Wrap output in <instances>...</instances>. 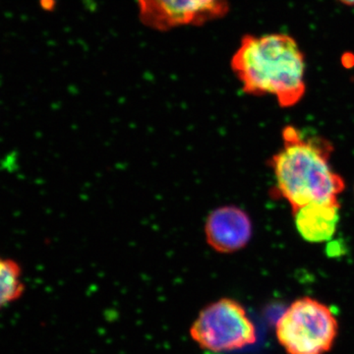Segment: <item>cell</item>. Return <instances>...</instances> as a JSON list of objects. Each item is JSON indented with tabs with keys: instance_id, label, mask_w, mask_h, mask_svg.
Segmentation results:
<instances>
[{
	"instance_id": "6da1fadb",
	"label": "cell",
	"mask_w": 354,
	"mask_h": 354,
	"mask_svg": "<svg viewBox=\"0 0 354 354\" xmlns=\"http://www.w3.org/2000/svg\"><path fill=\"white\" fill-rule=\"evenodd\" d=\"M230 67L244 93L272 95L281 108L295 106L306 92L304 53L288 34L245 35Z\"/></svg>"
},
{
	"instance_id": "7a4b0ae2",
	"label": "cell",
	"mask_w": 354,
	"mask_h": 354,
	"mask_svg": "<svg viewBox=\"0 0 354 354\" xmlns=\"http://www.w3.org/2000/svg\"><path fill=\"white\" fill-rule=\"evenodd\" d=\"M283 142L270 167L276 177L277 193L288 202L291 212L310 203L339 201L346 184L330 165V142L305 138L290 125L283 129Z\"/></svg>"
},
{
	"instance_id": "3957f363",
	"label": "cell",
	"mask_w": 354,
	"mask_h": 354,
	"mask_svg": "<svg viewBox=\"0 0 354 354\" xmlns=\"http://www.w3.org/2000/svg\"><path fill=\"white\" fill-rule=\"evenodd\" d=\"M339 335V321L315 298L295 300L276 323V337L288 354H326Z\"/></svg>"
},
{
	"instance_id": "277c9868",
	"label": "cell",
	"mask_w": 354,
	"mask_h": 354,
	"mask_svg": "<svg viewBox=\"0 0 354 354\" xmlns=\"http://www.w3.org/2000/svg\"><path fill=\"white\" fill-rule=\"evenodd\" d=\"M200 348L212 353H230L253 346L257 330L243 305L232 298H221L201 310L190 328Z\"/></svg>"
},
{
	"instance_id": "5b68a950",
	"label": "cell",
	"mask_w": 354,
	"mask_h": 354,
	"mask_svg": "<svg viewBox=\"0 0 354 354\" xmlns=\"http://www.w3.org/2000/svg\"><path fill=\"white\" fill-rule=\"evenodd\" d=\"M142 24L158 32L201 26L230 11L228 0H136Z\"/></svg>"
},
{
	"instance_id": "8992f818",
	"label": "cell",
	"mask_w": 354,
	"mask_h": 354,
	"mask_svg": "<svg viewBox=\"0 0 354 354\" xmlns=\"http://www.w3.org/2000/svg\"><path fill=\"white\" fill-rule=\"evenodd\" d=\"M205 239L216 252L230 254L241 250L252 237V221L239 207L221 206L207 216Z\"/></svg>"
},
{
	"instance_id": "52a82bcc",
	"label": "cell",
	"mask_w": 354,
	"mask_h": 354,
	"mask_svg": "<svg viewBox=\"0 0 354 354\" xmlns=\"http://www.w3.org/2000/svg\"><path fill=\"white\" fill-rule=\"evenodd\" d=\"M339 201L315 202L292 211L300 236L311 243L330 241L339 223Z\"/></svg>"
},
{
	"instance_id": "ba28073f",
	"label": "cell",
	"mask_w": 354,
	"mask_h": 354,
	"mask_svg": "<svg viewBox=\"0 0 354 354\" xmlns=\"http://www.w3.org/2000/svg\"><path fill=\"white\" fill-rule=\"evenodd\" d=\"M24 292L21 266L13 259L0 256V310L17 301Z\"/></svg>"
},
{
	"instance_id": "9c48e42d",
	"label": "cell",
	"mask_w": 354,
	"mask_h": 354,
	"mask_svg": "<svg viewBox=\"0 0 354 354\" xmlns=\"http://www.w3.org/2000/svg\"><path fill=\"white\" fill-rule=\"evenodd\" d=\"M344 6H354V0H339Z\"/></svg>"
}]
</instances>
